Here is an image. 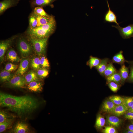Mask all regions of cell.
<instances>
[{
  "label": "cell",
  "instance_id": "1",
  "mask_svg": "<svg viewBox=\"0 0 133 133\" xmlns=\"http://www.w3.org/2000/svg\"><path fill=\"white\" fill-rule=\"evenodd\" d=\"M0 105L21 115L32 112L38 106L39 103L29 96H16L0 92Z\"/></svg>",
  "mask_w": 133,
  "mask_h": 133
},
{
  "label": "cell",
  "instance_id": "2",
  "mask_svg": "<svg viewBox=\"0 0 133 133\" xmlns=\"http://www.w3.org/2000/svg\"><path fill=\"white\" fill-rule=\"evenodd\" d=\"M56 26L54 18L46 24L34 28L28 27L25 33L27 35L36 38L49 37L54 32Z\"/></svg>",
  "mask_w": 133,
  "mask_h": 133
},
{
  "label": "cell",
  "instance_id": "3",
  "mask_svg": "<svg viewBox=\"0 0 133 133\" xmlns=\"http://www.w3.org/2000/svg\"><path fill=\"white\" fill-rule=\"evenodd\" d=\"M32 48L37 54L40 55L46 51L48 37L39 38L27 35Z\"/></svg>",
  "mask_w": 133,
  "mask_h": 133
},
{
  "label": "cell",
  "instance_id": "4",
  "mask_svg": "<svg viewBox=\"0 0 133 133\" xmlns=\"http://www.w3.org/2000/svg\"><path fill=\"white\" fill-rule=\"evenodd\" d=\"M17 46L21 55L23 57L28 56L32 52V47L30 42L22 36L19 38Z\"/></svg>",
  "mask_w": 133,
  "mask_h": 133
},
{
  "label": "cell",
  "instance_id": "5",
  "mask_svg": "<svg viewBox=\"0 0 133 133\" xmlns=\"http://www.w3.org/2000/svg\"><path fill=\"white\" fill-rule=\"evenodd\" d=\"M118 31L120 34L124 39H127L133 37V24H129L124 27H122L119 26L112 25Z\"/></svg>",
  "mask_w": 133,
  "mask_h": 133
},
{
  "label": "cell",
  "instance_id": "6",
  "mask_svg": "<svg viewBox=\"0 0 133 133\" xmlns=\"http://www.w3.org/2000/svg\"><path fill=\"white\" fill-rule=\"evenodd\" d=\"M17 36H13L7 39L1 41L0 42V59L1 62L4 60L5 54L7 49L11 46Z\"/></svg>",
  "mask_w": 133,
  "mask_h": 133
},
{
  "label": "cell",
  "instance_id": "7",
  "mask_svg": "<svg viewBox=\"0 0 133 133\" xmlns=\"http://www.w3.org/2000/svg\"><path fill=\"white\" fill-rule=\"evenodd\" d=\"M19 1V0H3L0 1V15H2L10 8L17 6Z\"/></svg>",
  "mask_w": 133,
  "mask_h": 133
},
{
  "label": "cell",
  "instance_id": "8",
  "mask_svg": "<svg viewBox=\"0 0 133 133\" xmlns=\"http://www.w3.org/2000/svg\"><path fill=\"white\" fill-rule=\"evenodd\" d=\"M8 82L10 85L22 88L26 84L24 77L17 75H14Z\"/></svg>",
  "mask_w": 133,
  "mask_h": 133
},
{
  "label": "cell",
  "instance_id": "9",
  "mask_svg": "<svg viewBox=\"0 0 133 133\" xmlns=\"http://www.w3.org/2000/svg\"><path fill=\"white\" fill-rule=\"evenodd\" d=\"M121 123V119L114 115L107 116L105 121L106 125L113 126L115 128H118Z\"/></svg>",
  "mask_w": 133,
  "mask_h": 133
},
{
  "label": "cell",
  "instance_id": "10",
  "mask_svg": "<svg viewBox=\"0 0 133 133\" xmlns=\"http://www.w3.org/2000/svg\"><path fill=\"white\" fill-rule=\"evenodd\" d=\"M57 0H30L29 1L31 7L33 8L36 6L42 7L47 6H51L53 3Z\"/></svg>",
  "mask_w": 133,
  "mask_h": 133
},
{
  "label": "cell",
  "instance_id": "11",
  "mask_svg": "<svg viewBox=\"0 0 133 133\" xmlns=\"http://www.w3.org/2000/svg\"><path fill=\"white\" fill-rule=\"evenodd\" d=\"M106 0L108 9L105 15V21L106 22L109 23H115L117 25L119 26V23L117 21L116 16L115 13L111 9L108 0Z\"/></svg>",
  "mask_w": 133,
  "mask_h": 133
},
{
  "label": "cell",
  "instance_id": "12",
  "mask_svg": "<svg viewBox=\"0 0 133 133\" xmlns=\"http://www.w3.org/2000/svg\"><path fill=\"white\" fill-rule=\"evenodd\" d=\"M29 63L28 59H24L21 60L18 69L15 72V75L21 76L24 74L28 70Z\"/></svg>",
  "mask_w": 133,
  "mask_h": 133
},
{
  "label": "cell",
  "instance_id": "13",
  "mask_svg": "<svg viewBox=\"0 0 133 133\" xmlns=\"http://www.w3.org/2000/svg\"><path fill=\"white\" fill-rule=\"evenodd\" d=\"M128 108L125 105H116L111 114L117 116L123 115L128 111Z\"/></svg>",
  "mask_w": 133,
  "mask_h": 133
},
{
  "label": "cell",
  "instance_id": "14",
  "mask_svg": "<svg viewBox=\"0 0 133 133\" xmlns=\"http://www.w3.org/2000/svg\"><path fill=\"white\" fill-rule=\"evenodd\" d=\"M116 106L115 104L109 99L103 102L101 107V110L104 112L111 113Z\"/></svg>",
  "mask_w": 133,
  "mask_h": 133
},
{
  "label": "cell",
  "instance_id": "15",
  "mask_svg": "<svg viewBox=\"0 0 133 133\" xmlns=\"http://www.w3.org/2000/svg\"><path fill=\"white\" fill-rule=\"evenodd\" d=\"M13 131L15 133H26L29 131L28 125L22 122H18L16 125Z\"/></svg>",
  "mask_w": 133,
  "mask_h": 133
},
{
  "label": "cell",
  "instance_id": "16",
  "mask_svg": "<svg viewBox=\"0 0 133 133\" xmlns=\"http://www.w3.org/2000/svg\"><path fill=\"white\" fill-rule=\"evenodd\" d=\"M28 89L32 92H39L42 91V85L41 83L38 81H34L28 84Z\"/></svg>",
  "mask_w": 133,
  "mask_h": 133
},
{
  "label": "cell",
  "instance_id": "17",
  "mask_svg": "<svg viewBox=\"0 0 133 133\" xmlns=\"http://www.w3.org/2000/svg\"><path fill=\"white\" fill-rule=\"evenodd\" d=\"M34 14L37 20V27L46 24L54 18V17L52 15L49 17H44L38 16Z\"/></svg>",
  "mask_w": 133,
  "mask_h": 133
},
{
  "label": "cell",
  "instance_id": "18",
  "mask_svg": "<svg viewBox=\"0 0 133 133\" xmlns=\"http://www.w3.org/2000/svg\"><path fill=\"white\" fill-rule=\"evenodd\" d=\"M110 61L109 58H104L102 59L99 65L95 67L100 75L102 76L103 75L104 71L106 69Z\"/></svg>",
  "mask_w": 133,
  "mask_h": 133
},
{
  "label": "cell",
  "instance_id": "19",
  "mask_svg": "<svg viewBox=\"0 0 133 133\" xmlns=\"http://www.w3.org/2000/svg\"><path fill=\"white\" fill-rule=\"evenodd\" d=\"M121 81V83L124 84L126 79H128L129 73V68L124 64L121 65V66L119 70Z\"/></svg>",
  "mask_w": 133,
  "mask_h": 133
},
{
  "label": "cell",
  "instance_id": "20",
  "mask_svg": "<svg viewBox=\"0 0 133 133\" xmlns=\"http://www.w3.org/2000/svg\"><path fill=\"white\" fill-rule=\"evenodd\" d=\"M126 61L123 55L122 51L121 50L113 57L112 62L113 63L122 65L124 64Z\"/></svg>",
  "mask_w": 133,
  "mask_h": 133
},
{
  "label": "cell",
  "instance_id": "21",
  "mask_svg": "<svg viewBox=\"0 0 133 133\" xmlns=\"http://www.w3.org/2000/svg\"><path fill=\"white\" fill-rule=\"evenodd\" d=\"M6 57L8 60L12 62H18L20 60L16 51L12 48L8 50Z\"/></svg>",
  "mask_w": 133,
  "mask_h": 133
},
{
  "label": "cell",
  "instance_id": "22",
  "mask_svg": "<svg viewBox=\"0 0 133 133\" xmlns=\"http://www.w3.org/2000/svg\"><path fill=\"white\" fill-rule=\"evenodd\" d=\"M38 76L36 73L31 70L28 72L24 77L26 84L34 81H38Z\"/></svg>",
  "mask_w": 133,
  "mask_h": 133
},
{
  "label": "cell",
  "instance_id": "23",
  "mask_svg": "<svg viewBox=\"0 0 133 133\" xmlns=\"http://www.w3.org/2000/svg\"><path fill=\"white\" fill-rule=\"evenodd\" d=\"M106 80L107 83L113 82L119 84L121 83V78L119 71H117L111 75L106 78Z\"/></svg>",
  "mask_w": 133,
  "mask_h": 133
},
{
  "label": "cell",
  "instance_id": "24",
  "mask_svg": "<svg viewBox=\"0 0 133 133\" xmlns=\"http://www.w3.org/2000/svg\"><path fill=\"white\" fill-rule=\"evenodd\" d=\"M117 71L113 65V63L110 61L104 71L103 76L106 78L111 75Z\"/></svg>",
  "mask_w": 133,
  "mask_h": 133
},
{
  "label": "cell",
  "instance_id": "25",
  "mask_svg": "<svg viewBox=\"0 0 133 133\" xmlns=\"http://www.w3.org/2000/svg\"><path fill=\"white\" fill-rule=\"evenodd\" d=\"M14 75L5 70H2L0 72V80L1 82H9Z\"/></svg>",
  "mask_w": 133,
  "mask_h": 133
},
{
  "label": "cell",
  "instance_id": "26",
  "mask_svg": "<svg viewBox=\"0 0 133 133\" xmlns=\"http://www.w3.org/2000/svg\"><path fill=\"white\" fill-rule=\"evenodd\" d=\"M101 60L97 57L91 56L87 63V65L91 69L94 67H96L98 66L100 63Z\"/></svg>",
  "mask_w": 133,
  "mask_h": 133
},
{
  "label": "cell",
  "instance_id": "27",
  "mask_svg": "<svg viewBox=\"0 0 133 133\" xmlns=\"http://www.w3.org/2000/svg\"><path fill=\"white\" fill-rule=\"evenodd\" d=\"M13 120V118H11L0 123V133L9 128L12 125Z\"/></svg>",
  "mask_w": 133,
  "mask_h": 133
},
{
  "label": "cell",
  "instance_id": "28",
  "mask_svg": "<svg viewBox=\"0 0 133 133\" xmlns=\"http://www.w3.org/2000/svg\"><path fill=\"white\" fill-rule=\"evenodd\" d=\"M105 123V120L100 114L97 116L95 126L96 128L98 129H100L103 127Z\"/></svg>",
  "mask_w": 133,
  "mask_h": 133
},
{
  "label": "cell",
  "instance_id": "29",
  "mask_svg": "<svg viewBox=\"0 0 133 133\" xmlns=\"http://www.w3.org/2000/svg\"><path fill=\"white\" fill-rule=\"evenodd\" d=\"M33 8L32 12L36 15L44 17H49L50 16L45 12L42 7L36 6Z\"/></svg>",
  "mask_w": 133,
  "mask_h": 133
},
{
  "label": "cell",
  "instance_id": "30",
  "mask_svg": "<svg viewBox=\"0 0 133 133\" xmlns=\"http://www.w3.org/2000/svg\"><path fill=\"white\" fill-rule=\"evenodd\" d=\"M29 27L34 28L37 27V20L34 14L32 12L29 17Z\"/></svg>",
  "mask_w": 133,
  "mask_h": 133
},
{
  "label": "cell",
  "instance_id": "31",
  "mask_svg": "<svg viewBox=\"0 0 133 133\" xmlns=\"http://www.w3.org/2000/svg\"><path fill=\"white\" fill-rule=\"evenodd\" d=\"M108 99L116 105L123 104L124 98L118 96H110Z\"/></svg>",
  "mask_w": 133,
  "mask_h": 133
},
{
  "label": "cell",
  "instance_id": "32",
  "mask_svg": "<svg viewBox=\"0 0 133 133\" xmlns=\"http://www.w3.org/2000/svg\"><path fill=\"white\" fill-rule=\"evenodd\" d=\"M31 65L34 69L37 70L40 68L41 65L39 58L37 57H34L31 60Z\"/></svg>",
  "mask_w": 133,
  "mask_h": 133
},
{
  "label": "cell",
  "instance_id": "33",
  "mask_svg": "<svg viewBox=\"0 0 133 133\" xmlns=\"http://www.w3.org/2000/svg\"><path fill=\"white\" fill-rule=\"evenodd\" d=\"M36 73L38 76L41 78H44L48 75L49 71L46 68L43 67L38 69Z\"/></svg>",
  "mask_w": 133,
  "mask_h": 133
},
{
  "label": "cell",
  "instance_id": "34",
  "mask_svg": "<svg viewBox=\"0 0 133 133\" xmlns=\"http://www.w3.org/2000/svg\"><path fill=\"white\" fill-rule=\"evenodd\" d=\"M123 98V104L125 105L128 108L133 106V97Z\"/></svg>",
  "mask_w": 133,
  "mask_h": 133
},
{
  "label": "cell",
  "instance_id": "35",
  "mask_svg": "<svg viewBox=\"0 0 133 133\" xmlns=\"http://www.w3.org/2000/svg\"><path fill=\"white\" fill-rule=\"evenodd\" d=\"M18 66L11 63L7 64L5 66V69L10 72L14 71L18 67Z\"/></svg>",
  "mask_w": 133,
  "mask_h": 133
},
{
  "label": "cell",
  "instance_id": "36",
  "mask_svg": "<svg viewBox=\"0 0 133 133\" xmlns=\"http://www.w3.org/2000/svg\"><path fill=\"white\" fill-rule=\"evenodd\" d=\"M107 83L110 89L114 92H116L119 88V84L114 82H110Z\"/></svg>",
  "mask_w": 133,
  "mask_h": 133
},
{
  "label": "cell",
  "instance_id": "37",
  "mask_svg": "<svg viewBox=\"0 0 133 133\" xmlns=\"http://www.w3.org/2000/svg\"><path fill=\"white\" fill-rule=\"evenodd\" d=\"M11 118L7 113L3 110L0 111V123H1Z\"/></svg>",
  "mask_w": 133,
  "mask_h": 133
},
{
  "label": "cell",
  "instance_id": "38",
  "mask_svg": "<svg viewBox=\"0 0 133 133\" xmlns=\"http://www.w3.org/2000/svg\"><path fill=\"white\" fill-rule=\"evenodd\" d=\"M40 62L41 65L43 67L46 68L50 67L48 61L45 56H42L40 59Z\"/></svg>",
  "mask_w": 133,
  "mask_h": 133
},
{
  "label": "cell",
  "instance_id": "39",
  "mask_svg": "<svg viewBox=\"0 0 133 133\" xmlns=\"http://www.w3.org/2000/svg\"><path fill=\"white\" fill-rule=\"evenodd\" d=\"M102 132L104 133H116L117 131L115 127L110 126H108L105 127L102 130Z\"/></svg>",
  "mask_w": 133,
  "mask_h": 133
},
{
  "label": "cell",
  "instance_id": "40",
  "mask_svg": "<svg viewBox=\"0 0 133 133\" xmlns=\"http://www.w3.org/2000/svg\"><path fill=\"white\" fill-rule=\"evenodd\" d=\"M130 73L127 81L130 82H133V64H130L129 66Z\"/></svg>",
  "mask_w": 133,
  "mask_h": 133
},
{
  "label": "cell",
  "instance_id": "41",
  "mask_svg": "<svg viewBox=\"0 0 133 133\" xmlns=\"http://www.w3.org/2000/svg\"><path fill=\"white\" fill-rule=\"evenodd\" d=\"M124 115L126 119H128L129 118L133 116V113L127 111Z\"/></svg>",
  "mask_w": 133,
  "mask_h": 133
},
{
  "label": "cell",
  "instance_id": "42",
  "mask_svg": "<svg viewBox=\"0 0 133 133\" xmlns=\"http://www.w3.org/2000/svg\"><path fill=\"white\" fill-rule=\"evenodd\" d=\"M128 130L132 131L133 132V124L130 125L128 126Z\"/></svg>",
  "mask_w": 133,
  "mask_h": 133
},
{
  "label": "cell",
  "instance_id": "43",
  "mask_svg": "<svg viewBox=\"0 0 133 133\" xmlns=\"http://www.w3.org/2000/svg\"><path fill=\"white\" fill-rule=\"evenodd\" d=\"M128 111L133 113V106L129 108Z\"/></svg>",
  "mask_w": 133,
  "mask_h": 133
},
{
  "label": "cell",
  "instance_id": "44",
  "mask_svg": "<svg viewBox=\"0 0 133 133\" xmlns=\"http://www.w3.org/2000/svg\"><path fill=\"white\" fill-rule=\"evenodd\" d=\"M126 62L130 64H133V60L126 61Z\"/></svg>",
  "mask_w": 133,
  "mask_h": 133
},
{
  "label": "cell",
  "instance_id": "45",
  "mask_svg": "<svg viewBox=\"0 0 133 133\" xmlns=\"http://www.w3.org/2000/svg\"><path fill=\"white\" fill-rule=\"evenodd\" d=\"M131 122L132 124H133V120L131 121Z\"/></svg>",
  "mask_w": 133,
  "mask_h": 133
},
{
  "label": "cell",
  "instance_id": "46",
  "mask_svg": "<svg viewBox=\"0 0 133 133\" xmlns=\"http://www.w3.org/2000/svg\"><path fill=\"white\" fill-rule=\"evenodd\" d=\"M20 0H19V1Z\"/></svg>",
  "mask_w": 133,
  "mask_h": 133
}]
</instances>
